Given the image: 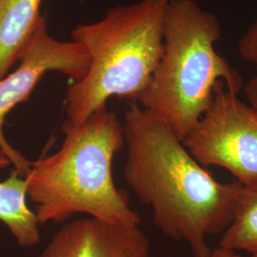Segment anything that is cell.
<instances>
[{
	"label": "cell",
	"instance_id": "13",
	"mask_svg": "<svg viewBox=\"0 0 257 257\" xmlns=\"http://www.w3.org/2000/svg\"><path fill=\"white\" fill-rule=\"evenodd\" d=\"M207 257H241L237 251L228 249V248H221L218 247L208 254Z\"/></svg>",
	"mask_w": 257,
	"mask_h": 257
},
{
	"label": "cell",
	"instance_id": "3",
	"mask_svg": "<svg viewBox=\"0 0 257 257\" xmlns=\"http://www.w3.org/2000/svg\"><path fill=\"white\" fill-rule=\"evenodd\" d=\"M170 2L141 0L120 5L95 23L74 28L73 41L84 47L90 66L67 92V120L82 122L106 108L112 96L138 101L163 55Z\"/></svg>",
	"mask_w": 257,
	"mask_h": 257
},
{
	"label": "cell",
	"instance_id": "1",
	"mask_svg": "<svg viewBox=\"0 0 257 257\" xmlns=\"http://www.w3.org/2000/svg\"><path fill=\"white\" fill-rule=\"evenodd\" d=\"M123 127L128 187L152 208L162 233L186 242L193 256H208L207 237L228 228L242 185L218 182L163 120L137 102L130 104Z\"/></svg>",
	"mask_w": 257,
	"mask_h": 257
},
{
	"label": "cell",
	"instance_id": "9",
	"mask_svg": "<svg viewBox=\"0 0 257 257\" xmlns=\"http://www.w3.org/2000/svg\"><path fill=\"white\" fill-rule=\"evenodd\" d=\"M28 186L24 176L14 170L0 182V221L4 223L20 247L37 246L40 240L39 222L27 204Z\"/></svg>",
	"mask_w": 257,
	"mask_h": 257
},
{
	"label": "cell",
	"instance_id": "6",
	"mask_svg": "<svg viewBox=\"0 0 257 257\" xmlns=\"http://www.w3.org/2000/svg\"><path fill=\"white\" fill-rule=\"evenodd\" d=\"M20 64L0 79V155L7 157L14 169L25 176L32 162L13 147L3 132L11 110L26 101L38 82L49 72H60L74 81L87 74L90 56L77 42L56 40L47 31L46 19H40L34 35L21 55Z\"/></svg>",
	"mask_w": 257,
	"mask_h": 257
},
{
	"label": "cell",
	"instance_id": "5",
	"mask_svg": "<svg viewBox=\"0 0 257 257\" xmlns=\"http://www.w3.org/2000/svg\"><path fill=\"white\" fill-rule=\"evenodd\" d=\"M183 144L204 167H221L242 186L256 183L257 110L224 83L216 87L210 107Z\"/></svg>",
	"mask_w": 257,
	"mask_h": 257
},
{
	"label": "cell",
	"instance_id": "8",
	"mask_svg": "<svg viewBox=\"0 0 257 257\" xmlns=\"http://www.w3.org/2000/svg\"><path fill=\"white\" fill-rule=\"evenodd\" d=\"M43 0H0V79L20 59L42 19Z\"/></svg>",
	"mask_w": 257,
	"mask_h": 257
},
{
	"label": "cell",
	"instance_id": "14",
	"mask_svg": "<svg viewBox=\"0 0 257 257\" xmlns=\"http://www.w3.org/2000/svg\"><path fill=\"white\" fill-rule=\"evenodd\" d=\"M10 165H12V164H11L9 159L7 157L0 155V170L4 169V168H6V167H8Z\"/></svg>",
	"mask_w": 257,
	"mask_h": 257
},
{
	"label": "cell",
	"instance_id": "7",
	"mask_svg": "<svg viewBox=\"0 0 257 257\" xmlns=\"http://www.w3.org/2000/svg\"><path fill=\"white\" fill-rule=\"evenodd\" d=\"M39 257H150V243L139 226L88 217L66 223Z\"/></svg>",
	"mask_w": 257,
	"mask_h": 257
},
{
	"label": "cell",
	"instance_id": "2",
	"mask_svg": "<svg viewBox=\"0 0 257 257\" xmlns=\"http://www.w3.org/2000/svg\"><path fill=\"white\" fill-rule=\"evenodd\" d=\"M62 131L59 150L32 163L24 176L39 224L84 213L111 224L139 226L138 212L112 175L114 156L125 146L117 116L104 108L80 123L66 120Z\"/></svg>",
	"mask_w": 257,
	"mask_h": 257
},
{
	"label": "cell",
	"instance_id": "11",
	"mask_svg": "<svg viewBox=\"0 0 257 257\" xmlns=\"http://www.w3.org/2000/svg\"><path fill=\"white\" fill-rule=\"evenodd\" d=\"M238 52L244 60L257 64V19L240 38Z\"/></svg>",
	"mask_w": 257,
	"mask_h": 257
},
{
	"label": "cell",
	"instance_id": "4",
	"mask_svg": "<svg viewBox=\"0 0 257 257\" xmlns=\"http://www.w3.org/2000/svg\"><path fill=\"white\" fill-rule=\"evenodd\" d=\"M218 19L195 0H171L163 55L138 103L163 120L183 142L213 100L219 83L237 93L243 79L215 50Z\"/></svg>",
	"mask_w": 257,
	"mask_h": 257
},
{
	"label": "cell",
	"instance_id": "15",
	"mask_svg": "<svg viewBox=\"0 0 257 257\" xmlns=\"http://www.w3.org/2000/svg\"><path fill=\"white\" fill-rule=\"evenodd\" d=\"M249 257H257V255H250Z\"/></svg>",
	"mask_w": 257,
	"mask_h": 257
},
{
	"label": "cell",
	"instance_id": "12",
	"mask_svg": "<svg viewBox=\"0 0 257 257\" xmlns=\"http://www.w3.org/2000/svg\"><path fill=\"white\" fill-rule=\"evenodd\" d=\"M245 92L249 105L257 110V64H255V74L246 85Z\"/></svg>",
	"mask_w": 257,
	"mask_h": 257
},
{
	"label": "cell",
	"instance_id": "10",
	"mask_svg": "<svg viewBox=\"0 0 257 257\" xmlns=\"http://www.w3.org/2000/svg\"><path fill=\"white\" fill-rule=\"evenodd\" d=\"M219 247L257 255V182L242 186L232 220L222 232Z\"/></svg>",
	"mask_w": 257,
	"mask_h": 257
}]
</instances>
